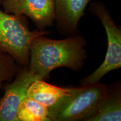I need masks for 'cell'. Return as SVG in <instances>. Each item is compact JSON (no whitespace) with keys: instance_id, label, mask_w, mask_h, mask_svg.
I'll use <instances>...</instances> for the list:
<instances>
[{"instance_id":"8fae6325","label":"cell","mask_w":121,"mask_h":121,"mask_svg":"<svg viewBox=\"0 0 121 121\" xmlns=\"http://www.w3.org/2000/svg\"><path fill=\"white\" fill-rule=\"evenodd\" d=\"M20 67L10 54L0 52V91L4 84L13 80Z\"/></svg>"},{"instance_id":"ba28073f","label":"cell","mask_w":121,"mask_h":121,"mask_svg":"<svg viewBox=\"0 0 121 121\" xmlns=\"http://www.w3.org/2000/svg\"><path fill=\"white\" fill-rule=\"evenodd\" d=\"M121 121V84H113L108 87L105 100L98 110L89 121Z\"/></svg>"},{"instance_id":"8992f818","label":"cell","mask_w":121,"mask_h":121,"mask_svg":"<svg viewBox=\"0 0 121 121\" xmlns=\"http://www.w3.org/2000/svg\"><path fill=\"white\" fill-rule=\"evenodd\" d=\"M6 13L29 17L38 30L53 26L55 20L54 0H4Z\"/></svg>"},{"instance_id":"7a4b0ae2","label":"cell","mask_w":121,"mask_h":121,"mask_svg":"<svg viewBox=\"0 0 121 121\" xmlns=\"http://www.w3.org/2000/svg\"><path fill=\"white\" fill-rule=\"evenodd\" d=\"M68 93L48 108L51 121H89L105 100L108 86L102 83L67 87Z\"/></svg>"},{"instance_id":"9c48e42d","label":"cell","mask_w":121,"mask_h":121,"mask_svg":"<svg viewBox=\"0 0 121 121\" xmlns=\"http://www.w3.org/2000/svg\"><path fill=\"white\" fill-rule=\"evenodd\" d=\"M67 93V87H58L48 84L44 80H37L29 87L27 97L48 108L56 103L60 98Z\"/></svg>"},{"instance_id":"7c38bea8","label":"cell","mask_w":121,"mask_h":121,"mask_svg":"<svg viewBox=\"0 0 121 121\" xmlns=\"http://www.w3.org/2000/svg\"><path fill=\"white\" fill-rule=\"evenodd\" d=\"M3 1H4V0H0V6H1V4H2V3L3 2Z\"/></svg>"},{"instance_id":"277c9868","label":"cell","mask_w":121,"mask_h":121,"mask_svg":"<svg viewBox=\"0 0 121 121\" xmlns=\"http://www.w3.org/2000/svg\"><path fill=\"white\" fill-rule=\"evenodd\" d=\"M89 10L101 22L107 36V51L102 65L93 73L80 80L81 85L99 82L105 75L121 67V29L115 24L108 9L102 2L94 1Z\"/></svg>"},{"instance_id":"5b68a950","label":"cell","mask_w":121,"mask_h":121,"mask_svg":"<svg viewBox=\"0 0 121 121\" xmlns=\"http://www.w3.org/2000/svg\"><path fill=\"white\" fill-rule=\"evenodd\" d=\"M37 80L28 69L20 67L13 80L4 84V95L0 96V121H20L17 109L27 97L30 85Z\"/></svg>"},{"instance_id":"52a82bcc","label":"cell","mask_w":121,"mask_h":121,"mask_svg":"<svg viewBox=\"0 0 121 121\" xmlns=\"http://www.w3.org/2000/svg\"><path fill=\"white\" fill-rule=\"evenodd\" d=\"M91 0H54L56 29L65 37L78 34V22Z\"/></svg>"},{"instance_id":"30bf717a","label":"cell","mask_w":121,"mask_h":121,"mask_svg":"<svg viewBox=\"0 0 121 121\" xmlns=\"http://www.w3.org/2000/svg\"><path fill=\"white\" fill-rule=\"evenodd\" d=\"M17 116L20 121H51L47 107L28 97L20 104Z\"/></svg>"},{"instance_id":"3957f363","label":"cell","mask_w":121,"mask_h":121,"mask_svg":"<svg viewBox=\"0 0 121 121\" xmlns=\"http://www.w3.org/2000/svg\"><path fill=\"white\" fill-rule=\"evenodd\" d=\"M48 33L45 30L30 31L26 16L0 9V52L10 54L20 67L28 69L30 48L34 39Z\"/></svg>"},{"instance_id":"6da1fadb","label":"cell","mask_w":121,"mask_h":121,"mask_svg":"<svg viewBox=\"0 0 121 121\" xmlns=\"http://www.w3.org/2000/svg\"><path fill=\"white\" fill-rule=\"evenodd\" d=\"M86 44L85 39L80 34L62 40L44 35L36 37L30 45L29 72L39 80H45L58 67L79 71L87 57Z\"/></svg>"}]
</instances>
